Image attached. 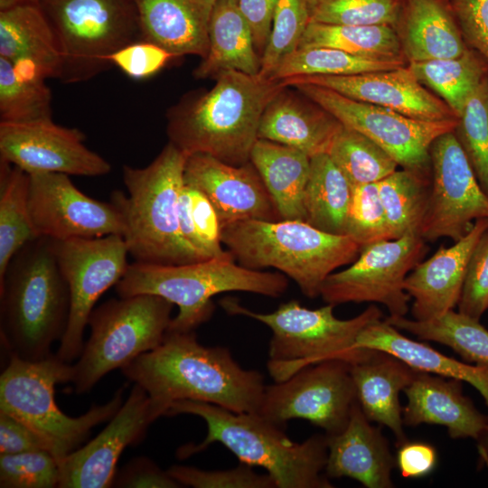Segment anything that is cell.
Here are the masks:
<instances>
[{
	"mask_svg": "<svg viewBox=\"0 0 488 488\" xmlns=\"http://www.w3.org/2000/svg\"><path fill=\"white\" fill-rule=\"evenodd\" d=\"M121 371L147 392L161 417L180 400L258 412L266 387L261 372L243 369L226 347L200 343L194 331L167 330L157 347Z\"/></svg>",
	"mask_w": 488,
	"mask_h": 488,
	"instance_id": "1",
	"label": "cell"
},
{
	"mask_svg": "<svg viewBox=\"0 0 488 488\" xmlns=\"http://www.w3.org/2000/svg\"><path fill=\"white\" fill-rule=\"evenodd\" d=\"M216 79L208 92L170 112L169 142L186 156L206 154L241 165L249 162L265 108L287 86L232 70Z\"/></svg>",
	"mask_w": 488,
	"mask_h": 488,
	"instance_id": "2",
	"label": "cell"
},
{
	"mask_svg": "<svg viewBox=\"0 0 488 488\" xmlns=\"http://www.w3.org/2000/svg\"><path fill=\"white\" fill-rule=\"evenodd\" d=\"M179 414L197 416L207 427L206 436L200 444H188L178 449L180 458L221 443L240 463L265 469L277 488L333 487L324 472L328 453L325 434L294 442L283 427L258 412L236 413L195 400L174 402L166 416Z\"/></svg>",
	"mask_w": 488,
	"mask_h": 488,
	"instance_id": "3",
	"label": "cell"
},
{
	"mask_svg": "<svg viewBox=\"0 0 488 488\" xmlns=\"http://www.w3.org/2000/svg\"><path fill=\"white\" fill-rule=\"evenodd\" d=\"M70 295L52 239L39 237L21 248L0 278L2 345L25 361H40L63 337Z\"/></svg>",
	"mask_w": 488,
	"mask_h": 488,
	"instance_id": "4",
	"label": "cell"
},
{
	"mask_svg": "<svg viewBox=\"0 0 488 488\" xmlns=\"http://www.w3.org/2000/svg\"><path fill=\"white\" fill-rule=\"evenodd\" d=\"M187 156L169 142L147 166L123 167L128 195L111 193L125 223L124 240L135 262L182 265L206 258L183 237L178 202Z\"/></svg>",
	"mask_w": 488,
	"mask_h": 488,
	"instance_id": "5",
	"label": "cell"
},
{
	"mask_svg": "<svg viewBox=\"0 0 488 488\" xmlns=\"http://www.w3.org/2000/svg\"><path fill=\"white\" fill-rule=\"evenodd\" d=\"M221 238L239 265L276 268L309 298L320 296L325 279L352 264L361 251L350 237L322 231L300 220L238 221L221 225Z\"/></svg>",
	"mask_w": 488,
	"mask_h": 488,
	"instance_id": "6",
	"label": "cell"
},
{
	"mask_svg": "<svg viewBox=\"0 0 488 488\" xmlns=\"http://www.w3.org/2000/svg\"><path fill=\"white\" fill-rule=\"evenodd\" d=\"M287 287L284 274L247 268L229 252L182 265L128 264L116 291L119 297L149 294L164 298L179 308L168 330L191 332L211 317L216 295L240 291L277 298Z\"/></svg>",
	"mask_w": 488,
	"mask_h": 488,
	"instance_id": "7",
	"label": "cell"
},
{
	"mask_svg": "<svg viewBox=\"0 0 488 488\" xmlns=\"http://www.w3.org/2000/svg\"><path fill=\"white\" fill-rule=\"evenodd\" d=\"M221 305L230 314L252 318L271 330L267 366L276 382L321 361L340 359L354 364L363 360L371 349L356 348L357 337L368 324L382 319L375 305L345 320L334 315L331 304L310 309L290 300L267 314L249 310L234 298L222 299Z\"/></svg>",
	"mask_w": 488,
	"mask_h": 488,
	"instance_id": "8",
	"label": "cell"
},
{
	"mask_svg": "<svg viewBox=\"0 0 488 488\" xmlns=\"http://www.w3.org/2000/svg\"><path fill=\"white\" fill-rule=\"evenodd\" d=\"M73 366L56 353L35 361L9 355L0 375V411L17 418L44 442L58 463L78 449L92 428L109 420L123 404L125 387L102 405H93L73 418L64 414L55 401V386L70 383Z\"/></svg>",
	"mask_w": 488,
	"mask_h": 488,
	"instance_id": "9",
	"label": "cell"
},
{
	"mask_svg": "<svg viewBox=\"0 0 488 488\" xmlns=\"http://www.w3.org/2000/svg\"><path fill=\"white\" fill-rule=\"evenodd\" d=\"M174 305L149 294L110 299L91 312L90 334L72 364L73 391L84 394L108 372L157 347L172 321Z\"/></svg>",
	"mask_w": 488,
	"mask_h": 488,
	"instance_id": "10",
	"label": "cell"
},
{
	"mask_svg": "<svg viewBox=\"0 0 488 488\" xmlns=\"http://www.w3.org/2000/svg\"><path fill=\"white\" fill-rule=\"evenodd\" d=\"M55 33L63 83L91 79L111 67L108 57L142 40L133 0H43Z\"/></svg>",
	"mask_w": 488,
	"mask_h": 488,
	"instance_id": "11",
	"label": "cell"
},
{
	"mask_svg": "<svg viewBox=\"0 0 488 488\" xmlns=\"http://www.w3.org/2000/svg\"><path fill=\"white\" fill-rule=\"evenodd\" d=\"M302 95L333 115L343 126L369 137L402 169L430 181V147L443 134L452 132L458 119L426 121L390 108L355 100L333 89L298 83Z\"/></svg>",
	"mask_w": 488,
	"mask_h": 488,
	"instance_id": "12",
	"label": "cell"
},
{
	"mask_svg": "<svg viewBox=\"0 0 488 488\" xmlns=\"http://www.w3.org/2000/svg\"><path fill=\"white\" fill-rule=\"evenodd\" d=\"M351 365L328 359L266 385L258 413L281 427L289 420L304 419L325 435L341 432L358 401Z\"/></svg>",
	"mask_w": 488,
	"mask_h": 488,
	"instance_id": "13",
	"label": "cell"
},
{
	"mask_svg": "<svg viewBox=\"0 0 488 488\" xmlns=\"http://www.w3.org/2000/svg\"><path fill=\"white\" fill-rule=\"evenodd\" d=\"M427 250L426 240L415 233L361 247L350 267L325 279L320 296L334 306L378 303L387 308L389 316H405L410 301L405 279Z\"/></svg>",
	"mask_w": 488,
	"mask_h": 488,
	"instance_id": "14",
	"label": "cell"
},
{
	"mask_svg": "<svg viewBox=\"0 0 488 488\" xmlns=\"http://www.w3.org/2000/svg\"><path fill=\"white\" fill-rule=\"evenodd\" d=\"M52 247L70 295L69 321L56 355L71 363L81 353L84 332L96 302L125 275L128 250L121 235L52 239Z\"/></svg>",
	"mask_w": 488,
	"mask_h": 488,
	"instance_id": "15",
	"label": "cell"
},
{
	"mask_svg": "<svg viewBox=\"0 0 488 488\" xmlns=\"http://www.w3.org/2000/svg\"><path fill=\"white\" fill-rule=\"evenodd\" d=\"M429 154V193L419 234L426 241H456L477 220L488 219V195L453 131L438 136Z\"/></svg>",
	"mask_w": 488,
	"mask_h": 488,
	"instance_id": "16",
	"label": "cell"
},
{
	"mask_svg": "<svg viewBox=\"0 0 488 488\" xmlns=\"http://www.w3.org/2000/svg\"><path fill=\"white\" fill-rule=\"evenodd\" d=\"M29 211L38 237L54 240L94 239L125 231L118 207L80 191L68 174H29Z\"/></svg>",
	"mask_w": 488,
	"mask_h": 488,
	"instance_id": "17",
	"label": "cell"
},
{
	"mask_svg": "<svg viewBox=\"0 0 488 488\" xmlns=\"http://www.w3.org/2000/svg\"><path fill=\"white\" fill-rule=\"evenodd\" d=\"M0 159L28 174L100 176L111 170L105 158L86 146L80 129L57 125L52 118L0 121Z\"/></svg>",
	"mask_w": 488,
	"mask_h": 488,
	"instance_id": "18",
	"label": "cell"
},
{
	"mask_svg": "<svg viewBox=\"0 0 488 488\" xmlns=\"http://www.w3.org/2000/svg\"><path fill=\"white\" fill-rule=\"evenodd\" d=\"M160 417L147 392L134 383L127 400L106 427L58 463L59 488L112 487L123 451L140 442Z\"/></svg>",
	"mask_w": 488,
	"mask_h": 488,
	"instance_id": "19",
	"label": "cell"
},
{
	"mask_svg": "<svg viewBox=\"0 0 488 488\" xmlns=\"http://www.w3.org/2000/svg\"><path fill=\"white\" fill-rule=\"evenodd\" d=\"M183 183L198 189L210 200L221 225L245 220H280L269 192L250 161L233 165L210 155H191L184 164Z\"/></svg>",
	"mask_w": 488,
	"mask_h": 488,
	"instance_id": "20",
	"label": "cell"
},
{
	"mask_svg": "<svg viewBox=\"0 0 488 488\" xmlns=\"http://www.w3.org/2000/svg\"><path fill=\"white\" fill-rule=\"evenodd\" d=\"M281 81L287 87L298 83L324 87L350 99L390 108L416 119H458L446 103L417 80L408 65L352 75L300 76Z\"/></svg>",
	"mask_w": 488,
	"mask_h": 488,
	"instance_id": "21",
	"label": "cell"
},
{
	"mask_svg": "<svg viewBox=\"0 0 488 488\" xmlns=\"http://www.w3.org/2000/svg\"><path fill=\"white\" fill-rule=\"evenodd\" d=\"M488 219H479L468 234L448 248L441 246L409 272L404 287L412 299V318L427 321L458 305L468 263Z\"/></svg>",
	"mask_w": 488,
	"mask_h": 488,
	"instance_id": "22",
	"label": "cell"
},
{
	"mask_svg": "<svg viewBox=\"0 0 488 488\" xmlns=\"http://www.w3.org/2000/svg\"><path fill=\"white\" fill-rule=\"evenodd\" d=\"M325 474L331 478L347 477L366 488H391V474L396 457L380 427L371 425L357 401L345 427L326 435Z\"/></svg>",
	"mask_w": 488,
	"mask_h": 488,
	"instance_id": "23",
	"label": "cell"
},
{
	"mask_svg": "<svg viewBox=\"0 0 488 488\" xmlns=\"http://www.w3.org/2000/svg\"><path fill=\"white\" fill-rule=\"evenodd\" d=\"M462 383L457 379L418 371L403 391L408 399L402 408L404 426L440 425L454 439L470 437L478 441L488 427V415L481 413L464 395Z\"/></svg>",
	"mask_w": 488,
	"mask_h": 488,
	"instance_id": "24",
	"label": "cell"
},
{
	"mask_svg": "<svg viewBox=\"0 0 488 488\" xmlns=\"http://www.w3.org/2000/svg\"><path fill=\"white\" fill-rule=\"evenodd\" d=\"M142 40L175 56L199 55L209 49L211 0H133Z\"/></svg>",
	"mask_w": 488,
	"mask_h": 488,
	"instance_id": "25",
	"label": "cell"
},
{
	"mask_svg": "<svg viewBox=\"0 0 488 488\" xmlns=\"http://www.w3.org/2000/svg\"><path fill=\"white\" fill-rule=\"evenodd\" d=\"M342 126L314 102L301 99L286 87L265 108L258 136L312 157L328 153Z\"/></svg>",
	"mask_w": 488,
	"mask_h": 488,
	"instance_id": "26",
	"label": "cell"
},
{
	"mask_svg": "<svg viewBox=\"0 0 488 488\" xmlns=\"http://www.w3.org/2000/svg\"><path fill=\"white\" fill-rule=\"evenodd\" d=\"M417 371L397 357L373 349L363 360L351 365L363 413L370 421L390 429L398 446L407 440L399 394L412 382Z\"/></svg>",
	"mask_w": 488,
	"mask_h": 488,
	"instance_id": "27",
	"label": "cell"
},
{
	"mask_svg": "<svg viewBox=\"0 0 488 488\" xmlns=\"http://www.w3.org/2000/svg\"><path fill=\"white\" fill-rule=\"evenodd\" d=\"M396 31L408 63L455 58L469 48L444 0H405Z\"/></svg>",
	"mask_w": 488,
	"mask_h": 488,
	"instance_id": "28",
	"label": "cell"
},
{
	"mask_svg": "<svg viewBox=\"0 0 488 488\" xmlns=\"http://www.w3.org/2000/svg\"><path fill=\"white\" fill-rule=\"evenodd\" d=\"M355 346L386 352L418 371L467 382L480 392L488 408L487 369L459 361L412 340L385 319L368 324L358 335Z\"/></svg>",
	"mask_w": 488,
	"mask_h": 488,
	"instance_id": "29",
	"label": "cell"
},
{
	"mask_svg": "<svg viewBox=\"0 0 488 488\" xmlns=\"http://www.w3.org/2000/svg\"><path fill=\"white\" fill-rule=\"evenodd\" d=\"M0 57L35 64L45 79L59 78L61 55L42 7L20 3L0 11Z\"/></svg>",
	"mask_w": 488,
	"mask_h": 488,
	"instance_id": "30",
	"label": "cell"
},
{
	"mask_svg": "<svg viewBox=\"0 0 488 488\" xmlns=\"http://www.w3.org/2000/svg\"><path fill=\"white\" fill-rule=\"evenodd\" d=\"M260 68L261 57L238 0H217L210 20L209 49L194 71L195 77H216L229 70L258 75Z\"/></svg>",
	"mask_w": 488,
	"mask_h": 488,
	"instance_id": "31",
	"label": "cell"
},
{
	"mask_svg": "<svg viewBox=\"0 0 488 488\" xmlns=\"http://www.w3.org/2000/svg\"><path fill=\"white\" fill-rule=\"evenodd\" d=\"M249 161L258 172L280 220L305 221L304 198L310 157L295 148L258 138Z\"/></svg>",
	"mask_w": 488,
	"mask_h": 488,
	"instance_id": "32",
	"label": "cell"
},
{
	"mask_svg": "<svg viewBox=\"0 0 488 488\" xmlns=\"http://www.w3.org/2000/svg\"><path fill=\"white\" fill-rule=\"evenodd\" d=\"M352 187L328 154L310 157L304 198L305 221L335 235H345Z\"/></svg>",
	"mask_w": 488,
	"mask_h": 488,
	"instance_id": "33",
	"label": "cell"
},
{
	"mask_svg": "<svg viewBox=\"0 0 488 488\" xmlns=\"http://www.w3.org/2000/svg\"><path fill=\"white\" fill-rule=\"evenodd\" d=\"M299 47H329L362 58L408 63L398 33L390 25H335L310 22Z\"/></svg>",
	"mask_w": 488,
	"mask_h": 488,
	"instance_id": "34",
	"label": "cell"
},
{
	"mask_svg": "<svg viewBox=\"0 0 488 488\" xmlns=\"http://www.w3.org/2000/svg\"><path fill=\"white\" fill-rule=\"evenodd\" d=\"M385 320L421 340L446 345L466 362L488 370V330L480 320L455 310L427 321L406 316H388Z\"/></svg>",
	"mask_w": 488,
	"mask_h": 488,
	"instance_id": "35",
	"label": "cell"
},
{
	"mask_svg": "<svg viewBox=\"0 0 488 488\" xmlns=\"http://www.w3.org/2000/svg\"><path fill=\"white\" fill-rule=\"evenodd\" d=\"M417 80L460 117L473 92L488 75V63L471 48L455 58L408 64Z\"/></svg>",
	"mask_w": 488,
	"mask_h": 488,
	"instance_id": "36",
	"label": "cell"
},
{
	"mask_svg": "<svg viewBox=\"0 0 488 488\" xmlns=\"http://www.w3.org/2000/svg\"><path fill=\"white\" fill-rule=\"evenodd\" d=\"M29 174L0 159V278L15 253L39 238L29 211Z\"/></svg>",
	"mask_w": 488,
	"mask_h": 488,
	"instance_id": "37",
	"label": "cell"
},
{
	"mask_svg": "<svg viewBox=\"0 0 488 488\" xmlns=\"http://www.w3.org/2000/svg\"><path fill=\"white\" fill-rule=\"evenodd\" d=\"M377 184L391 239L419 234L430 181L410 171L397 169Z\"/></svg>",
	"mask_w": 488,
	"mask_h": 488,
	"instance_id": "38",
	"label": "cell"
},
{
	"mask_svg": "<svg viewBox=\"0 0 488 488\" xmlns=\"http://www.w3.org/2000/svg\"><path fill=\"white\" fill-rule=\"evenodd\" d=\"M327 154L352 188L378 183L399 167L397 162L376 143L343 125Z\"/></svg>",
	"mask_w": 488,
	"mask_h": 488,
	"instance_id": "39",
	"label": "cell"
},
{
	"mask_svg": "<svg viewBox=\"0 0 488 488\" xmlns=\"http://www.w3.org/2000/svg\"><path fill=\"white\" fill-rule=\"evenodd\" d=\"M408 64L362 58L329 47H299L281 61L270 79L281 80L300 76L352 75L394 70Z\"/></svg>",
	"mask_w": 488,
	"mask_h": 488,
	"instance_id": "40",
	"label": "cell"
},
{
	"mask_svg": "<svg viewBox=\"0 0 488 488\" xmlns=\"http://www.w3.org/2000/svg\"><path fill=\"white\" fill-rule=\"evenodd\" d=\"M52 93L44 80L18 76L0 57V121L31 122L52 118Z\"/></svg>",
	"mask_w": 488,
	"mask_h": 488,
	"instance_id": "41",
	"label": "cell"
},
{
	"mask_svg": "<svg viewBox=\"0 0 488 488\" xmlns=\"http://www.w3.org/2000/svg\"><path fill=\"white\" fill-rule=\"evenodd\" d=\"M453 132L488 195V75L467 99Z\"/></svg>",
	"mask_w": 488,
	"mask_h": 488,
	"instance_id": "42",
	"label": "cell"
},
{
	"mask_svg": "<svg viewBox=\"0 0 488 488\" xmlns=\"http://www.w3.org/2000/svg\"><path fill=\"white\" fill-rule=\"evenodd\" d=\"M405 0H307L310 22L335 25H390Z\"/></svg>",
	"mask_w": 488,
	"mask_h": 488,
	"instance_id": "43",
	"label": "cell"
},
{
	"mask_svg": "<svg viewBox=\"0 0 488 488\" xmlns=\"http://www.w3.org/2000/svg\"><path fill=\"white\" fill-rule=\"evenodd\" d=\"M310 23L307 0H277L271 33L258 75L270 79L281 61L296 51Z\"/></svg>",
	"mask_w": 488,
	"mask_h": 488,
	"instance_id": "44",
	"label": "cell"
},
{
	"mask_svg": "<svg viewBox=\"0 0 488 488\" xmlns=\"http://www.w3.org/2000/svg\"><path fill=\"white\" fill-rule=\"evenodd\" d=\"M345 235L361 248L392 239L377 183L352 188Z\"/></svg>",
	"mask_w": 488,
	"mask_h": 488,
	"instance_id": "45",
	"label": "cell"
},
{
	"mask_svg": "<svg viewBox=\"0 0 488 488\" xmlns=\"http://www.w3.org/2000/svg\"><path fill=\"white\" fill-rule=\"evenodd\" d=\"M59 483V464L48 450L0 455L1 488H54Z\"/></svg>",
	"mask_w": 488,
	"mask_h": 488,
	"instance_id": "46",
	"label": "cell"
},
{
	"mask_svg": "<svg viewBox=\"0 0 488 488\" xmlns=\"http://www.w3.org/2000/svg\"><path fill=\"white\" fill-rule=\"evenodd\" d=\"M168 474L182 486L193 488H277L268 474H261L253 466L239 463L227 470H202L175 465Z\"/></svg>",
	"mask_w": 488,
	"mask_h": 488,
	"instance_id": "47",
	"label": "cell"
},
{
	"mask_svg": "<svg viewBox=\"0 0 488 488\" xmlns=\"http://www.w3.org/2000/svg\"><path fill=\"white\" fill-rule=\"evenodd\" d=\"M457 308L476 320L488 310V229L471 255Z\"/></svg>",
	"mask_w": 488,
	"mask_h": 488,
	"instance_id": "48",
	"label": "cell"
},
{
	"mask_svg": "<svg viewBox=\"0 0 488 488\" xmlns=\"http://www.w3.org/2000/svg\"><path fill=\"white\" fill-rule=\"evenodd\" d=\"M174 57L158 44L140 40L120 48L108 57V61L127 76L143 80L155 75Z\"/></svg>",
	"mask_w": 488,
	"mask_h": 488,
	"instance_id": "49",
	"label": "cell"
},
{
	"mask_svg": "<svg viewBox=\"0 0 488 488\" xmlns=\"http://www.w3.org/2000/svg\"><path fill=\"white\" fill-rule=\"evenodd\" d=\"M466 45L488 63V0H450Z\"/></svg>",
	"mask_w": 488,
	"mask_h": 488,
	"instance_id": "50",
	"label": "cell"
},
{
	"mask_svg": "<svg viewBox=\"0 0 488 488\" xmlns=\"http://www.w3.org/2000/svg\"><path fill=\"white\" fill-rule=\"evenodd\" d=\"M187 186L190 191L192 221L205 253L209 258L227 255L229 251L221 247V225L212 203L201 191Z\"/></svg>",
	"mask_w": 488,
	"mask_h": 488,
	"instance_id": "51",
	"label": "cell"
},
{
	"mask_svg": "<svg viewBox=\"0 0 488 488\" xmlns=\"http://www.w3.org/2000/svg\"><path fill=\"white\" fill-rule=\"evenodd\" d=\"M113 487L177 488L181 485L155 462L145 456L132 459L116 474Z\"/></svg>",
	"mask_w": 488,
	"mask_h": 488,
	"instance_id": "52",
	"label": "cell"
},
{
	"mask_svg": "<svg viewBox=\"0 0 488 488\" xmlns=\"http://www.w3.org/2000/svg\"><path fill=\"white\" fill-rule=\"evenodd\" d=\"M437 453L436 448L422 441H408L398 446L396 466L404 478H422L436 467Z\"/></svg>",
	"mask_w": 488,
	"mask_h": 488,
	"instance_id": "53",
	"label": "cell"
},
{
	"mask_svg": "<svg viewBox=\"0 0 488 488\" xmlns=\"http://www.w3.org/2000/svg\"><path fill=\"white\" fill-rule=\"evenodd\" d=\"M48 450L42 439L13 416L0 411V455Z\"/></svg>",
	"mask_w": 488,
	"mask_h": 488,
	"instance_id": "54",
	"label": "cell"
},
{
	"mask_svg": "<svg viewBox=\"0 0 488 488\" xmlns=\"http://www.w3.org/2000/svg\"><path fill=\"white\" fill-rule=\"evenodd\" d=\"M277 0H238L239 11L248 22L258 55L262 58L268 42Z\"/></svg>",
	"mask_w": 488,
	"mask_h": 488,
	"instance_id": "55",
	"label": "cell"
},
{
	"mask_svg": "<svg viewBox=\"0 0 488 488\" xmlns=\"http://www.w3.org/2000/svg\"><path fill=\"white\" fill-rule=\"evenodd\" d=\"M178 220L183 239L206 258H211L205 253L201 238L196 231L192 216L190 191L189 187L184 183L179 196Z\"/></svg>",
	"mask_w": 488,
	"mask_h": 488,
	"instance_id": "56",
	"label": "cell"
},
{
	"mask_svg": "<svg viewBox=\"0 0 488 488\" xmlns=\"http://www.w3.org/2000/svg\"><path fill=\"white\" fill-rule=\"evenodd\" d=\"M481 464H488V427L477 441Z\"/></svg>",
	"mask_w": 488,
	"mask_h": 488,
	"instance_id": "57",
	"label": "cell"
},
{
	"mask_svg": "<svg viewBox=\"0 0 488 488\" xmlns=\"http://www.w3.org/2000/svg\"><path fill=\"white\" fill-rule=\"evenodd\" d=\"M20 4L17 0H0V11L14 7Z\"/></svg>",
	"mask_w": 488,
	"mask_h": 488,
	"instance_id": "58",
	"label": "cell"
},
{
	"mask_svg": "<svg viewBox=\"0 0 488 488\" xmlns=\"http://www.w3.org/2000/svg\"><path fill=\"white\" fill-rule=\"evenodd\" d=\"M19 3H29V4H34L39 5L42 3L43 0H17Z\"/></svg>",
	"mask_w": 488,
	"mask_h": 488,
	"instance_id": "59",
	"label": "cell"
},
{
	"mask_svg": "<svg viewBox=\"0 0 488 488\" xmlns=\"http://www.w3.org/2000/svg\"><path fill=\"white\" fill-rule=\"evenodd\" d=\"M444 1H446V2H449L450 0H444Z\"/></svg>",
	"mask_w": 488,
	"mask_h": 488,
	"instance_id": "60",
	"label": "cell"
},
{
	"mask_svg": "<svg viewBox=\"0 0 488 488\" xmlns=\"http://www.w3.org/2000/svg\"><path fill=\"white\" fill-rule=\"evenodd\" d=\"M211 1H214V2H216L217 0H211Z\"/></svg>",
	"mask_w": 488,
	"mask_h": 488,
	"instance_id": "61",
	"label": "cell"
}]
</instances>
